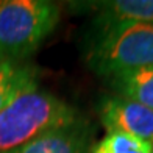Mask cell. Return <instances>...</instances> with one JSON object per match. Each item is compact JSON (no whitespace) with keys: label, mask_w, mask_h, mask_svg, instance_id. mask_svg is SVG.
Segmentation results:
<instances>
[{"label":"cell","mask_w":153,"mask_h":153,"mask_svg":"<svg viewBox=\"0 0 153 153\" xmlns=\"http://www.w3.org/2000/svg\"><path fill=\"white\" fill-rule=\"evenodd\" d=\"M76 120L67 103L31 86L0 109V153H13L45 131Z\"/></svg>","instance_id":"1"},{"label":"cell","mask_w":153,"mask_h":153,"mask_svg":"<svg viewBox=\"0 0 153 153\" xmlns=\"http://www.w3.org/2000/svg\"><path fill=\"white\" fill-rule=\"evenodd\" d=\"M88 58L94 71L105 76L153 66V24H102Z\"/></svg>","instance_id":"2"},{"label":"cell","mask_w":153,"mask_h":153,"mask_svg":"<svg viewBox=\"0 0 153 153\" xmlns=\"http://www.w3.org/2000/svg\"><path fill=\"white\" fill-rule=\"evenodd\" d=\"M59 20L58 5L45 0L0 2V55L17 59L30 55Z\"/></svg>","instance_id":"3"},{"label":"cell","mask_w":153,"mask_h":153,"mask_svg":"<svg viewBox=\"0 0 153 153\" xmlns=\"http://www.w3.org/2000/svg\"><path fill=\"white\" fill-rule=\"evenodd\" d=\"M100 119L108 133H123L153 144V109L120 95L106 97L100 105Z\"/></svg>","instance_id":"4"},{"label":"cell","mask_w":153,"mask_h":153,"mask_svg":"<svg viewBox=\"0 0 153 153\" xmlns=\"http://www.w3.org/2000/svg\"><path fill=\"white\" fill-rule=\"evenodd\" d=\"M89 131L80 119L45 131L13 153H91Z\"/></svg>","instance_id":"5"},{"label":"cell","mask_w":153,"mask_h":153,"mask_svg":"<svg viewBox=\"0 0 153 153\" xmlns=\"http://www.w3.org/2000/svg\"><path fill=\"white\" fill-rule=\"evenodd\" d=\"M108 78L117 95L153 109V66L119 72Z\"/></svg>","instance_id":"6"},{"label":"cell","mask_w":153,"mask_h":153,"mask_svg":"<svg viewBox=\"0 0 153 153\" xmlns=\"http://www.w3.org/2000/svg\"><path fill=\"white\" fill-rule=\"evenodd\" d=\"M102 24H153V0H113L102 5Z\"/></svg>","instance_id":"7"},{"label":"cell","mask_w":153,"mask_h":153,"mask_svg":"<svg viewBox=\"0 0 153 153\" xmlns=\"http://www.w3.org/2000/svg\"><path fill=\"white\" fill-rule=\"evenodd\" d=\"M31 86H36V81L30 67L19 66L5 58L0 61V109Z\"/></svg>","instance_id":"8"},{"label":"cell","mask_w":153,"mask_h":153,"mask_svg":"<svg viewBox=\"0 0 153 153\" xmlns=\"http://www.w3.org/2000/svg\"><path fill=\"white\" fill-rule=\"evenodd\" d=\"M91 153H153V144L131 134L108 133Z\"/></svg>","instance_id":"9"},{"label":"cell","mask_w":153,"mask_h":153,"mask_svg":"<svg viewBox=\"0 0 153 153\" xmlns=\"http://www.w3.org/2000/svg\"><path fill=\"white\" fill-rule=\"evenodd\" d=\"M2 59H3V58H2V55H0V61H2Z\"/></svg>","instance_id":"10"}]
</instances>
